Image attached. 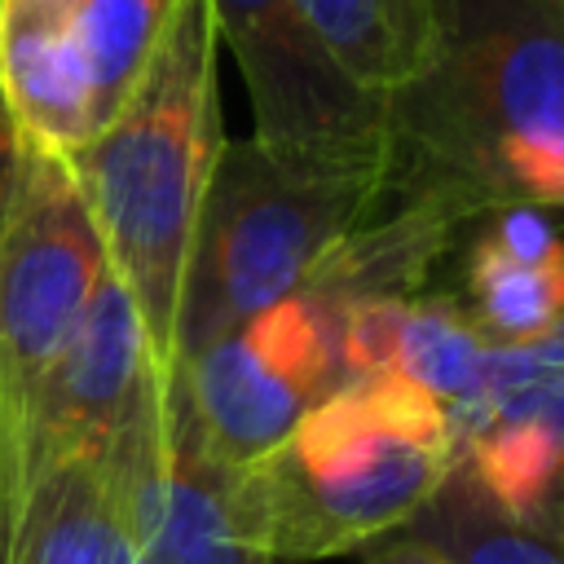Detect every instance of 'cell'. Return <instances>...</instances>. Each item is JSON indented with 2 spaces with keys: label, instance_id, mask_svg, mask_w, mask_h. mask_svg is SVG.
Returning a JSON list of instances; mask_svg holds the SVG:
<instances>
[{
  "label": "cell",
  "instance_id": "1",
  "mask_svg": "<svg viewBox=\"0 0 564 564\" xmlns=\"http://www.w3.org/2000/svg\"><path fill=\"white\" fill-rule=\"evenodd\" d=\"M392 198L463 225L564 207V0H432L423 62L383 97Z\"/></svg>",
  "mask_w": 564,
  "mask_h": 564
},
{
  "label": "cell",
  "instance_id": "2",
  "mask_svg": "<svg viewBox=\"0 0 564 564\" xmlns=\"http://www.w3.org/2000/svg\"><path fill=\"white\" fill-rule=\"evenodd\" d=\"M216 53L212 0H176L123 106L88 145L66 154L110 273L132 295L163 375L176 366V304L189 234L225 145Z\"/></svg>",
  "mask_w": 564,
  "mask_h": 564
},
{
  "label": "cell",
  "instance_id": "3",
  "mask_svg": "<svg viewBox=\"0 0 564 564\" xmlns=\"http://www.w3.org/2000/svg\"><path fill=\"white\" fill-rule=\"evenodd\" d=\"M458 463L445 405L397 370L335 383L242 467L273 564L357 555L401 529Z\"/></svg>",
  "mask_w": 564,
  "mask_h": 564
},
{
  "label": "cell",
  "instance_id": "4",
  "mask_svg": "<svg viewBox=\"0 0 564 564\" xmlns=\"http://www.w3.org/2000/svg\"><path fill=\"white\" fill-rule=\"evenodd\" d=\"M388 203V145L282 150L225 137L181 273L176 366L251 313L295 295L317 260Z\"/></svg>",
  "mask_w": 564,
  "mask_h": 564
},
{
  "label": "cell",
  "instance_id": "5",
  "mask_svg": "<svg viewBox=\"0 0 564 564\" xmlns=\"http://www.w3.org/2000/svg\"><path fill=\"white\" fill-rule=\"evenodd\" d=\"M101 471L145 564H273L242 467L203 441L176 375L145 379Z\"/></svg>",
  "mask_w": 564,
  "mask_h": 564
},
{
  "label": "cell",
  "instance_id": "6",
  "mask_svg": "<svg viewBox=\"0 0 564 564\" xmlns=\"http://www.w3.org/2000/svg\"><path fill=\"white\" fill-rule=\"evenodd\" d=\"M106 273L110 260L70 159L22 141L18 185L0 225V458L31 388Z\"/></svg>",
  "mask_w": 564,
  "mask_h": 564
},
{
  "label": "cell",
  "instance_id": "7",
  "mask_svg": "<svg viewBox=\"0 0 564 564\" xmlns=\"http://www.w3.org/2000/svg\"><path fill=\"white\" fill-rule=\"evenodd\" d=\"M172 375L203 441L225 463L247 467L339 383V313L308 291L282 295Z\"/></svg>",
  "mask_w": 564,
  "mask_h": 564
},
{
  "label": "cell",
  "instance_id": "8",
  "mask_svg": "<svg viewBox=\"0 0 564 564\" xmlns=\"http://www.w3.org/2000/svg\"><path fill=\"white\" fill-rule=\"evenodd\" d=\"M154 370L141 313L123 282L106 273L79 326L31 388L0 458V542L40 476L66 463H93L110 449Z\"/></svg>",
  "mask_w": 564,
  "mask_h": 564
},
{
  "label": "cell",
  "instance_id": "9",
  "mask_svg": "<svg viewBox=\"0 0 564 564\" xmlns=\"http://www.w3.org/2000/svg\"><path fill=\"white\" fill-rule=\"evenodd\" d=\"M212 22L242 70L256 141L282 150L383 145V97L344 75L295 0H212Z\"/></svg>",
  "mask_w": 564,
  "mask_h": 564
},
{
  "label": "cell",
  "instance_id": "10",
  "mask_svg": "<svg viewBox=\"0 0 564 564\" xmlns=\"http://www.w3.org/2000/svg\"><path fill=\"white\" fill-rule=\"evenodd\" d=\"M0 88L22 141L75 154L97 132L75 0H0Z\"/></svg>",
  "mask_w": 564,
  "mask_h": 564
},
{
  "label": "cell",
  "instance_id": "11",
  "mask_svg": "<svg viewBox=\"0 0 564 564\" xmlns=\"http://www.w3.org/2000/svg\"><path fill=\"white\" fill-rule=\"evenodd\" d=\"M463 220L436 198H392L379 216L344 234L300 291L335 313L357 300H414L454 247Z\"/></svg>",
  "mask_w": 564,
  "mask_h": 564
},
{
  "label": "cell",
  "instance_id": "12",
  "mask_svg": "<svg viewBox=\"0 0 564 564\" xmlns=\"http://www.w3.org/2000/svg\"><path fill=\"white\" fill-rule=\"evenodd\" d=\"M0 564H145L101 458L66 463L26 489L0 542Z\"/></svg>",
  "mask_w": 564,
  "mask_h": 564
},
{
  "label": "cell",
  "instance_id": "13",
  "mask_svg": "<svg viewBox=\"0 0 564 564\" xmlns=\"http://www.w3.org/2000/svg\"><path fill=\"white\" fill-rule=\"evenodd\" d=\"M295 9L344 75L375 97L414 75L432 35V0H295Z\"/></svg>",
  "mask_w": 564,
  "mask_h": 564
},
{
  "label": "cell",
  "instance_id": "14",
  "mask_svg": "<svg viewBox=\"0 0 564 564\" xmlns=\"http://www.w3.org/2000/svg\"><path fill=\"white\" fill-rule=\"evenodd\" d=\"M410 529L427 538L449 564H564V542L511 520L476 485L463 458L414 511Z\"/></svg>",
  "mask_w": 564,
  "mask_h": 564
},
{
  "label": "cell",
  "instance_id": "15",
  "mask_svg": "<svg viewBox=\"0 0 564 564\" xmlns=\"http://www.w3.org/2000/svg\"><path fill=\"white\" fill-rule=\"evenodd\" d=\"M458 304L489 348L524 344L564 317V256L551 264H516L471 238Z\"/></svg>",
  "mask_w": 564,
  "mask_h": 564
},
{
  "label": "cell",
  "instance_id": "16",
  "mask_svg": "<svg viewBox=\"0 0 564 564\" xmlns=\"http://www.w3.org/2000/svg\"><path fill=\"white\" fill-rule=\"evenodd\" d=\"M485 357L489 344L467 322L458 295H414L405 304L392 370L432 392L445 405V414L480 397Z\"/></svg>",
  "mask_w": 564,
  "mask_h": 564
},
{
  "label": "cell",
  "instance_id": "17",
  "mask_svg": "<svg viewBox=\"0 0 564 564\" xmlns=\"http://www.w3.org/2000/svg\"><path fill=\"white\" fill-rule=\"evenodd\" d=\"M172 9L176 0H75V40L84 53L97 128L132 93Z\"/></svg>",
  "mask_w": 564,
  "mask_h": 564
},
{
  "label": "cell",
  "instance_id": "18",
  "mask_svg": "<svg viewBox=\"0 0 564 564\" xmlns=\"http://www.w3.org/2000/svg\"><path fill=\"white\" fill-rule=\"evenodd\" d=\"M410 300H357L339 308V383L392 370Z\"/></svg>",
  "mask_w": 564,
  "mask_h": 564
},
{
  "label": "cell",
  "instance_id": "19",
  "mask_svg": "<svg viewBox=\"0 0 564 564\" xmlns=\"http://www.w3.org/2000/svg\"><path fill=\"white\" fill-rule=\"evenodd\" d=\"M476 238L516 260V264H551L564 256V234L560 225L551 220L546 207H529V203H516V207H498V212H485L480 216V229Z\"/></svg>",
  "mask_w": 564,
  "mask_h": 564
},
{
  "label": "cell",
  "instance_id": "20",
  "mask_svg": "<svg viewBox=\"0 0 564 564\" xmlns=\"http://www.w3.org/2000/svg\"><path fill=\"white\" fill-rule=\"evenodd\" d=\"M357 560H361V564H449V560H445L427 538H419L410 524H401V529H392V533L366 542V546L357 551Z\"/></svg>",
  "mask_w": 564,
  "mask_h": 564
},
{
  "label": "cell",
  "instance_id": "21",
  "mask_svg": "<svg viewBox=\"0 0 564 564\" xmlns=\"http://www.w3.org/2000/svg\"><path fill=\"white\" fill-rule=\"evenodd\" d=\"M18 167H22V132H18V119L0 88V225H4V212H9V198L18 185Z\"/></svg>",
  "mask_w": 564,
  "mask_h": 564
},
{
  "label": "cell",
  "instance_id": "22",
  "mask_svg": "<svg viewBox=\"0 0 564 564\" xmlns=\"http://www.w3.org/2000/svg\"><path fill=\"white\" fill-rule=\"evenodd\" d=\"M542 533H546V538H555V542H564V507H560V511L551 516V524H546Z\"/></svg>",
  "mask_w": 564,
  "mask_h": 564
}]
</instances>
